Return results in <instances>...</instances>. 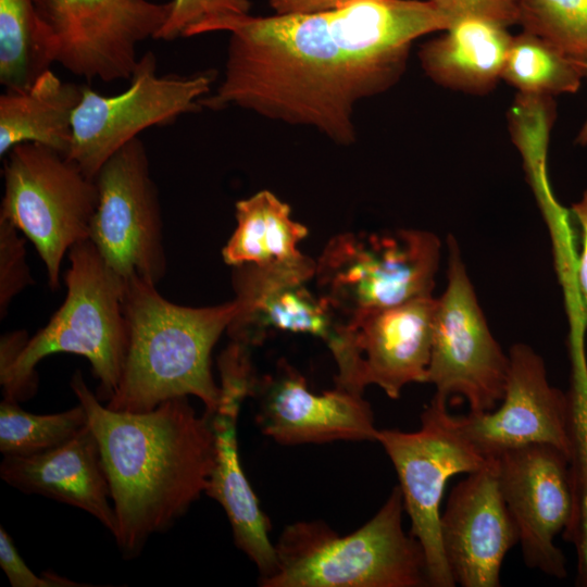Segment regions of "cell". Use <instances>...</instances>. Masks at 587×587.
<instances>
[{
    "instance_id": "4",
    "label": "cell",
    "mask_w": 587,
    "mask_h": 587,
    "mask_svg": "<svg viewBox=\"0 0 587 587\" xmlns=\"http://www.w3.org/2000/svg\"><path fill=\"white\" fill-rule=\"evenodd\" d=\"M68 260L66 297L49 323L32 338L23 330L1 338L0 384L5 400L29 399L38 385L36 365L60 352L89 361L100 383L96 395L100 401H109L120 384L128 347L125 279L89 239L75 243Z\"/></svg>"
},
{
    "instance_id": "6",
    "label": "cell",
    "mask_w": 587,
    "mask_h": 587,
    "mask_svg": "<svg viewBox=\"0 0 587 587\" xmlns=\"http://www.w3.org/2000/svg\"><path fill=\"white\" fill-rule=\"evenodd\" d=\"M440 250L427 230L336 235L316 262L320 295L344 320L433 296Z\"/></svg>"
},
{
    "instance_id": "8",
    "label": "cell",
    "mask_w": 587,
    "mask_h": 587,
    "mask_svg": "<svg viewBox=\"0 0 587 587\" xmlns=\"http://www.w3.org/2000/svg\"><path fill=\"white\" fill-rule=\"evenodd\" d=\"M378 441L395 466L410 534L421 544L429 586L454 587L440 537V504L448 480L485 467L487 458L464 433L460 415L435 395L421 414L415 432L378 429Z\"/></svg>"
},
{
    "instance_id": "1",
    "label": "cell",
    "mask_w": 587,
    "mask_h": 587,
    "mask_svg": "<svg viewBox=\"0 0 587 587\" xmlns=\"http://www.w3.org/2000/svg\"><path fill=\"white\" fill-rule=\"evenodd\" d=\"M453 22L428 0H355L314 13L228 15L186 37L229 34L224 77L202 107H238L347 146L355 105L400 79L416 38Z\"/></svg>"
},
{
    "instance_id": "16",
    "label": "cell",
    "mask_w": 587,
    "mask_h": 587,
    "mask_svg": "<svg viewBox=\"0 0 587 587\" xmlns=\"http://www.w3.org/2000/svg\"><path fill=\"white\" fill-rule=\"evenodd\" d=\"M440 537L455 585L500 586L519 532L499 488L495 458L453 487L441 512Z\"/></svg>"
},
{
    "instance_id": "30",
    "label": "cell",
    "mask_w": 587,
    "mask_h": 587,
    "mask_svg": "<svg viewBox=\"0 0 587 587\" xmlns=\"http://www.w3.org/2000/svg\"><path fill=\"white\" fill-rule=\"evenodd\" d=\"M18 229L0 217V314L7 313L11 300L33 283L25 257V242Z\"/></svg>"
},
{
    "instance_id": "34",
    "label": "cell",
    "mask_w": 587,
    "mask_h": 587,
    "mask_svg": "<svg viewBox=\"0 0 587 587\" xmlns=\"http://www.w3.org/2000/svg\"><path fill=\"white\" fill-rule=\"evenodd\" d=\"M355 0H270L275 14H302L327 11Z\"/></svg>"
},
{
    "instance_id": "24",
    "label": "cell",
    "mask_w": 587,
    "mask_h": 587,
    "mask_svg": "<svg viewBox=\"0 0 587 587\" xmlns=\"http://www.w3.org/2000/svg\"><path fill=\"white\" fill-rule=\"evenodd\" d=\"M586 68L527 32L513 36L501 79L527 98L549 99L578 90Z\"/></svg>"
},
{
    "instance_id": "23",
    "label": "cell",
    "mask_w": 587,
    "mask_h": 587,
    "mask_svg": "<svg viewBox=\"0 0 587 587\" xmlns=\"http://www.w3.org/2000/svg\"><path fill=\"white\" fill-rule=\"evenodd\" d=\"M290 212V207L268 190L237 201V226L222 250L224 262L233 267H267L308 260L298 249L308 229L294 221Z\"/></svg>"
},
{
    "instance_id": "21",
    "label": "cell",
    "mask_w": 587,
    "mask_h": 587,
    "mask_svg": "<svg viewBox=\"0 0 587 587\" xmlns=\"http://www.w3.org/2000/svg\"><path fill=\"white\" fill-rule=\"evenodd\" d=\"M512 37L505 26L492 21L460 17L421 47V66L438 85L485 95L501 79Z\"/></svg>"
},
{
    "instance_id": "22",
    "label": "cell",
    "mask_w": 587,
    "mask_h": 587,
    "mask_svg": "<svg viewBox=\"0 0 587 587\" xmlns=\"http://www.w3.org/2000/svg\"><path fill=\"white\" fill-rule=\"evenodd\" d=\"M83 85L64 82L51 68L24 89H4L0 96V155L17 145L32 142L67 157L73 114Z\"/></svg>"
},
{
    "instance_id": "32",
    "label": "cell",
    "mask_w": 587,
    "mask_h": 587,
    "mask_svg": "<svg viewBox=\"0 0 587 587\" xmlns=\"http://www.w3.org/2000/svg\"><path fill=\"white\" fill-rule=\"evenodd\" d=\"M453 20L473 16L492 21L505 27L517 24L521 0H428Z\"/></svg>"
},
{
    "instance_id": "13",
    "label": "cell",
    "mask_w": 587,
    "mask_h": 587,
    "mask_svg": "<svg viewBox=\"0 0 587 587\" xmlns=\"http://www.w3.org/2000/svg\"><path fill=\"white\" fill-rule=\"evenodd\" d=\"M434 296L344 320L327 346L337 365L336 387L363 394L376 385L391 399L412 383H426Z\"/></svg>"
},
{
    "instance_id": "14",
    "label": "cell",
    "mask_w": 587,
    "mask_h": 587,
    "mask_svg": "<svg viewBox=\"0 0 587 587\" xmlns=\"http://www.w3.org/2000/svg\"><path fill=\"white\" fill-rule=\"evenodd\" d=\"M495 460L525 564L554 578L566 577V559L554 540L573 513L569 455L551 445L534 444L504 450Z\"/></svg>"
},
{
    "instance_id": "15",
    "label": "cell",
    "mask_w": 587,
    "mask_h": 587,
    "mask_svg": "<svg viewBox=\"0 0 587 587\" xmlns=\"http://www.w3.org/2000/svg\"><path fill=\"white\" fill-rule=\"evenodd\" d=\"M503 397L491 411L460 415L462 428L487 458L504 450L551 445L571 450L569 391L552 386L544 359L528 345L514 344L509 351Z\"/></svg>"
},
{
    "instance_id": "10",
    "label": "cell",
    "mask_w": 587,
    "mask_h": 587,
    "mask_svg": "<svg viewBox=\"0 0 587 587\" xmlns=\"http://www.w3.org/2000/svg\"><path fill=\"white\" fill-rule=\"evenodd\" d=\"M52 63L75 76L104 83L129 80L138 46L155 39L172 1L34 0Z\"/></svg>"
},
{
    "instance_id": "3",
    "label": "cell",
    "mask_w": 587,
    "mask_h": 587,
    "mask_svg": "<svg viewBox=\"0 0 587 587\" xmlns=\"http://www.w3.org/2000/svg\"><path fill=\"white\" fill-rule=\"evenodd\" d=\"M133 275L124 283L128 347L120 384L107 407L146 412L177 397L193 396L213 414L221 389L211 372V352L236 316L233 301L205 308L175 304Z\"/></svg>"
},
{
    "instance_id": "28",
    "label": "cell",
    "mask_w": 587,
    "mask_h": 587,
    "mask_svg": "<svg viewBox=\"0 0 587 587\" xmlns=\"http://www.w3.org/2000/svg\"><path fill=\"white\" fill-rule=\"evenodd\" d=\"M517 24L586 68L587 0H521Z\"/></svg>"
},
{
    "instance_id": "11",
    "label": "cell",
    "mask_w": 587,
    "mask_h": 587,
    "mask_svg": "<svg viewBox=\"0 0 587 587\" xmlns=\"http://www.w3.org/2000/svg\"><path fill=\"white\" fill-rule=\"evenodd\" d=\"M213 80L212 72L159 75L157 57L147 51L139 57L123 92L104 96L84 86L73 114L67 158L95 179L102 165L142 130L199 110Z\"/></svg>"
},
{
    "instance_id": "26",
    "label": "cell",
    "mask_w": 587,
    "mask_h": 587,
    "mask_svg": "<svg viewBox=\"0 0 587 587\" xmlns=\"http://www.w3.org/2000/svg\"><path fill=\"white\" fill-rule=\"evenodd\" d=\"M570 469L573 513L563 537L576 551V584L587 587V366L583 351H573Z\"/></svg>"
},
{
    "instance_id": "9",
    "label": "cell",
    "mask_w": 587,
    "mask_h": 587,
    "mask_svg": "<svg viewBox=\"0 0 587 587\" xmlns=\"http://www.w3.org/2000/svg\"><path fill=\"white\" fill-rule=\"evenodd\" d=\"M447 286L436 298L427 384L470 412H488L500 403L507 384L509 354L492 335L452 235L447 237Z\"/></svg>"
},
{
    "instance_id": "12",
    "label": "cell",
    "mask_w": 587,
    "mask_h": 587,
    "mask_svg": "<svg viewBox=\"0 0 587 587\" xmlns=\"http://www.w3.org/2000/svg\"><path fill=\"white\" fill-rule=\"evenodd\" d=\"M98 204L89 240L124 279L136 275L157 285L165 274L162 214L146 147L135 138L95 177Z\"/></svg>"
},
{
    "instance_id": "2",
    "label": "cell",
    "mask_w": 587,
    "mask_h": 587,
    "mask_svg": "<svg viewBox=\"0 0 587 587\" xmlns=\"http://www.w3.org/2000/svg\"><path fill=\"white\" fill-rule=\"evenodd\" d=\"M71 387L100 448L116 545L124 558H136L150 536L168 529L205 492L215 460L211 414L198 415L188 397L146 412L113 410L79 371Z\"/></svg>"
},
{
    "instance_id": "29",
    "label": "cell",
    "mask_w": 587,
    "mask_h": 587,
    "mask_svg": "<svg viewBox=\"0 0 587 587\" xmlns=\"http://www.w3.org/2000/svg\"><path fill=\"white\" fill-rule=\"evenodd\" d=\"M172 9L155 39L186 37L195 26L228 15L250 13V0H171Z\"/></svg>"
},
{
    "instance_id": "33",
    "label": "cell",
    "mask_w": 587,
    "mask_h": 587,
    "mask_svg": "<svg viewBox=\"0 0 587 587\" xmlns=\"http://www.w3.org/2000/svg\"><path fill=\"white\" fill-rule=\"evenodd\" d=\"M572 212L582 232V252L577 267V283L587 320V189L583 192L582 198L573 203Z\"/></svg>"
},
{
    "instance_id": "18",
    "label": "cell",
    "mask_w": 587,
    "mask_h": 587,
    "mask_svg": "<svg viewBox=\"0 0 587 587\" xmlns=\"http://www.w3.org/2000/svg\"><path fill=\"white\" fill-rule=\"evenodd\" d=\"M315 267L310 258L294 265L236 266L233 283L239 309L226 329L232 340L251 349L277 330L310 334L326 345L334 340L344 319L308 289Z\"/></svg>"
},
{
    "instance_id": "31",
    "label": "cell",
    "mask_w": 587,
    "mask_h": 587,
    "mask_svg": "<svg viewBox=\"0 0 587 587\" xmlns=\"http://www.w3.org/2000/svg\"><path fill=\"white\" fill-rule=\"evenodd\" d=\"M0 566L13 587L88 586L50 572L37 576L23 561L3 526L0 527Z\"/></svg>"
},
{
    "instance_id": "27",
    "label": "cell",
    "mask_w": 587,
    "mask_h": 587,
    "mask_svg": "<svg viewBox=\"0 0 587 587\" xmlns=\"http://www.w3.org/2000/svg\"><path fill=\"white\" fill-rule=\"evenodd\" d=\"M88 424L84 407L54 414H34L16 401L0 403V451L3 455L27 457L53 449Z\"/></svg>"
},
{
    "instance_id": "5",
    "label": "cell",
    "mask_w": 587,
    "mask_h": 587,
    "mask_svg": "<svg viewBox=\"0 0 587 587\" xmlns=\"http://www.w3.org/2000/svg\"><path fill=\"white\" fill-rule=\"evenodd\" d=\"M403 498L396 486L377 513L339 536L325 523L297 522L275 544L277 567L263 587L429 586L423 548L402 526Z\"/></svg>"
},
{
    "instance_id": "17",
    "label": "cell",
    "mask_w": 587,
    "mask_h": 587,
    "mask_svg": "<svg viewBox=\"0 0 587 587\" xmlns=\"http://www.w3.org/2000/svg\"><path fill=\"white\" fill-rule=\"evenodd\" d=\"M252 397L259 400L255 417L261 432L280 445L376 441L378 429L363 394L336 386L314 394L286 361L257 378Z\"/></svg>"
},
{
    "instance_id": "19",
    "label": "cell",
    "mask_w": 587,
    "mask_h": 587,
    "mask_svg": "<svg viewBox=\"0 0 587 587\" xmlns=\"http://www.w3.org/2000/svg\"><path fill=\"white\" fill-rule=\"evenodd\" d=\"M0 476L10 486L76 507L112 534L116 528L111 491L97 438L87 424L62 445L41 453L4 455Z\"/></svg>"
},
{
    "instance_id": "20",
    "label": "cell",
    "mask_w": 587,
    "mask_h": 587,
    "mask_svg": "<svg viewBox=\"0 0 587 587\" xmlns=\"http://www.w3.org/2000/svg\"><path fill=\"white\" fill-rule=\"evenodd\" d=\"M243 400L221 395L220 405L211 414L215 460L204 494L224 509L236 546L257 565L261 580L275 573L277 555L270 538V521L240 463L236 425Z\"/></svg>"
},
{
    "instance_id": "7",
    "label": "cell",
    "mask_w": 587,
    "mask_h": 587,
    "mask_svg": "<svg viewBox=\"0 0 587 587\" xmlns=\"http://www.w3.org/2000/svg\"><path fill=\"white\" fill-rule=\"evenodd\" d=\"M4 158L0 217L33 242L49 287L57 289L64 254L89 238L96 180L66 155L38 143L17 145Z\"/></svg>"
},
{
    "instance_id": "35",
    "label": "cell",
    "mask_w": 587,
    "mask_h": 587,
    "mask_svg": "<svg viewBox=\"0 0 587 587\" xmlns=\"http://www.w3.org/2000/svg\"><path fill=\"white\" fill-rule=\"evenodd\" d=\"M586 77H587V66H586ZM574 142L582 147L587 146V116L584 123L582 124Z\"/></svg>"
},
{
    "instance_id": "25",
    "label": "cell",
    "mask_w": 587,
    "mask_h": 587,
    "mask_svg": "<svg viewBox=\"0 0 587 587\" xmlns=\"http://www.w3.org/2000/svg\"><path fill=\"white\" fill-rule=\"evenodd\" d=\"M51 64L34 0H0V84L24 89Z\"/></svg>"
}]
</instances>
